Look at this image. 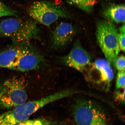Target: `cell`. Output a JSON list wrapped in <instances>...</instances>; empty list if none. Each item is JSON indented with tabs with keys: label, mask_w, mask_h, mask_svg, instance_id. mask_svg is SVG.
I'll list each match as a JSON object with an SVG mask.
<instances>
[{
	"label": "cell",
	"mask_w": 125,
	"mask_h": 125,
	"mask_svg": "<svg viewBox=\"0 0 125 125\" xmlns=\"http://www.w3.org/2000/svg\"><path fill=\"white\" fill-rule=\"evenodd\" d=\"M68 92L64 91L36 100L26 102L0 114V125H14L26 121L35 112L44 106L68 97Z\"/></svg>",
	"instance_id": "cell-1"
},
{
	"label": "cell",
	"mask_w": 125,
	"mask_h": 125,
	"mask_svg": "<svg viewBox=\"0 0 125 125\" xmlns=\"http://www.w3.org/2000/svg\"><path fill=\"white\" fill-rule=\"evenodd\" d=\"M40 33V29L32 20L11 18L0 23V36L10 38L14 43L37 39Z\"/></svg>",
	"instance_id": "cell-2"
},
{
	"label": "cell",
	"mask_w": 125,
	"mask_h": 125,
	"mask_svg": "<svg viewBox=\"0 0 125 125\" xmlns=\"http://www.w3.org/2000/svg\"><path fill=\"white\" fill-rule=\"evenodd\" d=\"M96 30L98 45L106 60L115 67V61L120 50L116 27L112 22L102 20L97 23Z\"/></svg>",
	"instance_id": "cell-3"
},
{
	"label": "cell",
	"mask_w": 125,
	"mask_h": 125,
	"mask_svg": "<svg viewBox=\"0 0 125 125\" xmlns=\"http://www.w3.org/2000/svg\"><path fill=\"white\" fill-rule=\"evenodd\" d=\"M24 81L12 77L0 83V108L12 109L27 101Z\"/></svg>",
	"instance_id": "cell-4"
},
{
	"label": "cell",
	"mask_w": 125,
	"mask_h": 125,
	"mask_svg": "<svg viewBox=\"0 0 125 125\" xmlns=\"http://www.w3.org/2000/svg\"><path fill=\"white\" fill-rule=\"evenodd\" d=\"M31 17L38 22L48 27L59 18H67L69 13L64 8L50 1H36L28 9Z\"/></svg>",
	"instance_id": "cell-5"
},
{
	"label": "cell",
	"mask_w": 125,
	"mask_h": 125,
	"mask_svg": "<svg viewBox=\"0 0 125 125\" xmlns=\"http://www.w3.org/2000/svg\"><path fill=\"white\" fill-rule=\"evenodd\" d=\"M73 109V116L77 125H108L104 112L91 101L78 100Z\"/></svg>",
	"instance_id": "cell-6"
},
{
	"label": "cell",
	"mask_w": 125,
	"mask_h": 125,
	"mask_svg": "<svg viewBox=\"0 0 125 125\" xmlns=\"http://www.w3.org/2000/svg\"><path fill=\"white\" fill-rule=\"evenodd\" d=\"M91 58L89 54L77 42L69 53L61 58L65 66L71 67L81 73L91 65Z\"/></svg>",
	"instance_id": "cell-7"
},
{
	"label": "cell",
	"mask_w": 125,
	"mask_h": 125,
	"mask_svg": "<svg viewBox=\"0 0 125 125\" xmlns=\"http://www.w3.org/2000/svg\"><path fill=\"white\" fill-rule=\"evenodd\" d=\"M75 32V29L71 23L61 22L52 33V46L55 49H58L66 46L72 40Z\"/></svg>",
	"instance_id": "cell-8"
},
{
	"label": "cell",
	"mask_w": 125,
	"mask_h": 125,
	"mask_svg": "<svg viewBox=\"0 0 125 125\" xmlns=\"http://www.w3.org/2000/svg\"><path fill=\"white\" fill-rule=\"evenodd\" d=\"M93 65V69L99 75L100 82L104 83L109 88L114 77V72L110 63L105 59H99Z\"/></svg>",
	"instance_id": "cell-9"
},
{
	"label": "cell",
	"mask_w": 125,
	"mask_h": 125,
	"mask_svg": "<svg viewBox=\"0 0 125 125\" xmlns=\"http://www.w3.org/2000/svg\"><path fill=\"white\" fill-rule=\"evenodd\" d=\"M104 15L107 20L112 23H125V9L124 4L114 5L106 8Z\"/></svg>",
	"instance_id": "cell-10"
},
{
	"label": "cell",
	"mask_w": 125,
	"mask_h": 125,
	"mask_svg": "<svg viewBox=\"0 0 125 125\" xmlns=\"http://www.w3.org/2000/svg\"><path fill=\"white\" fill-rule=\"evenodd\" d=\"M69 4L79 8L86 13L93 11L96 0H66Z\"/></svg>",
	"instance_id": "cell-11"
},
{
	"label": "cell",
	"mask_w": 125,
	"mask_h": 125,
	"mask_svg": "<svg viewBox=\"0 0 125 125\" xmlns=\"http://www.w3.org/2000/svg\"><path fill=\"white\" fill-rule=\"evenodd\" d=\"M14 125H58L56 122L44 118L29 119Z\"/></svg>",
	"instance_id": "cell-12"
},
{
	"label": "cell",
	"mask_w": 125,
	"mask_h": 125,
	"mask_svg": "<svg viewBox=\"0 0 125 125\" xmlns=\"http://www.w3.org/2000/svg\"><path fill=\"white\" fill-rule=\"evenodd\" d=\"M18 12L0 1V18L7 16H16Z\"/></svg>",
	"instance_id": "cell-13"
},
{
	"label": "cell",
	"mask_w": 125,
	"mask_h": 125,
	"mask_svg": "<svg viewBox=\"0 0 125 125\" xmlns=\"http://www.w3.org/2000/svg\"><path fill=\"white\" fill-rule=\"evenodd\" d=\"M125 71L118 72L116 82L117 90L123 89L125 88Z\"/></svg>",
	"instance_id": "cell-14"
},
{
	"label": "cell",
	"mask_w": 125,
	"mask_h": 125,
	"mask_svg": "<svg viewBox=\"0 0 125 125\" xmlns=\"http://www.w3.org/2000/svg\"><path fill=\"white\" fill-rule=\"evenodd\" d=\"M125 57L121 55L117 57L115 62V67L119 71H125Z\"/></svg>",
	"instance_id": "cell-15"
},
{
	"label": "cell",
	"mask_w": 125,
	"mask_h": 125,
	"mask_svg": "<svg viewBox=\"0 0 125 125\" xmlns=\"http://www.w3.org/2000/svg\"><path fill=\"white\" fill-rule=\"evenodd\" d=\"M125 32L118 33V40L120 49L123 52L125 51Z\"/></svg>",
	"instance_id": "cell-16"
},
{
	"label": "cell",
	"mask_w": 125,
	"mask_h": 125,
	"mask_svg": "<svg viewBox=\"0 0 125 125\" xmlns=\"http://www.w3.org/2000/svg\"><path fill=\"white\" fill-rule=\"evenodd\" d=\"M116 98L118 100L124 102L125 101V90L122 92H117L116 94Z\"/></svg>",
	"instance_id": "cell-17"
}]
</instances>
